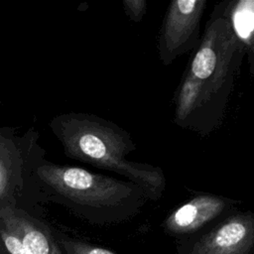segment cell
I'll use <instances>...</instances> for the list:
<instances>
[{
    "instance_id": "11",
    "label": "cell",
    "mask_w": 254,
    "mask_h": 254,
    "mask_svg": "<svg viewBox=\"0 0 254 254\" xmlns=\"http://www.w3.org/2000/svg\"><path fill=\"white\" fill-rule=\"evenodd\" d=\"M123 7L128 18L134 23H140L147 11L145 0H124Z\"/></svg>"
},
{
    "instance_id": "1",
    "label": "cell",
    "mask_w": 254,
    "mask_h": 254,
    "mask_svg": "<svg viewBox=\"0 0 254 254\" xmlns=\"http://www.w3.org/2000/svg\"><path fill=\"white\" fill-rule=\"evenodd\" d=\"M246 51L224 14V2L206 22L174 100L176 125L208 136L222 124Z\"/></svg>"
},
{
    "instance_id": "3",
    "label": "cell",
    "mask_w": 254,
    "mask_h": 254,
    "mask_svg": "<svg viewBox=\"0 0 254 254\" xmlns=\"http://www.w3.org/2000/svg\"><path fill=\"white\" fill-rule=\"evenodd\" d=\"M41 175L57 198L82 213L128 214L147 198L136 184L76 166L47 165Z\"/></svg>"
},
{
    "instance_id": "4",
    "label": "cell",
    "mask_w": 254,
    "mask_h": 254,
    "mask_svg": "<svg viewBox=\"0 0 254 254\" xmlns=\"http://www.w3.org/2000/svg\"><path fill=\"white\" fill-rule=\"evenodd\" d=\"M206 3V0H174L169 4L157 45L158 57L164 65H170L198 47Z\"/></svg>"
},
{
    "instance_id": "6",
    "label": "cell",
    "mask_w": 254,
    "mask_h": 254,
    "mask_svg": "<svg viewBox=\"0 0 254 254\" xmlns=\"http://www.w3.org/2000/svg\"><path fill=\"white\" fill-rule=\"evenodd\" d=\"M233 200L213 194H199L183 203L164 222L173 234H188L203 227L222 214Z\"/></svg>"
},
{
    "instance_id": "5",
    "label": "cell",
    "mask_w": 254,
    "mask_h": 254,
    "mask_svg": "<svg viewBox=\"0 0 254 254\" xmlns=\"http://www.w3.org/2000/svg\"><path fill=\"white\" fill-rule=\"evenodd\" d=\"M253 244L254 216L251 212H239L202 236L190 254H249Z\"/></svg>"
},
{
    "instance_id": "7",
    "label": "cell",
    "mask_w": 254,
    "mask_h": 254,
    "mask_svg": "<svg viewBox=\"0 0 254 254\" xmlns=\"http://www.w3.org/2000/svg\"><path fill=\"white\" fill-rule=\"evenodd\" d=\"M224 14L231 29L248 54L250 70L253 73L254 54V1L238 0L224 2Z\"/></svg>"
},
{
    "instance_id": "8",
    "label": "cell",
    "mask_w": 254,
    "mask_h": 254,
    "mask_svg": "<svg viewBox=\"0 0 254 254\" xmlns=\"http://www.w3.org/2000/svg\"><path fill=\"white\" fill-rule=\"evenodd\" d=\"M6 229L13 232L31 254H61L48 229L27 218H10Z\"/></svg>"
},
{
    "instance_id": "2",
    "label": "cell",
    "mask_w": 254,
    "mask_h": 254,
    "mask_svg": "<svg viewBox=\"0 0 254 254\" xmlns=\"http://www.w3.org/2000/svg\"><path fill=\"white\" fill-rule=\"evenodd\" d=\"M53 129L65 156L117 173L139 186L150 199H159L166 189L162 168L128 160L136 150L130 134L97 115L67 112L54 119Z\"/></svg>"
},
{
    "instance_id": "10",
    "label": "cell",
    "mask_w": 254,
    "mask_h": 254,
    "mask_svg": "<svg viewBox=\"0 0 254 254\" xmlns=\"http://www.w3.org/2000/svg\"><path fill=\"white\" fill-rule=\"evenodd\" d=\"M2 241L9 254H31L22 241L10 230L2 229L0 231Z\"/></svg>"
},
{
    "instance_id": "9",
    "label": "cell",
    "mask_w": 254,
    "mask_h": 254,
    "mask_svg": "<svg viewBox=\"0 0 254 254\" xmlns=\"http://www.w3.org/2000/svg\"><path fill=\"white\" fill-rule=\"evenodd\" d=\"M62 244L67 254H115L108 249L76 239H63Z\"/></svg>"
}]
</instances>
